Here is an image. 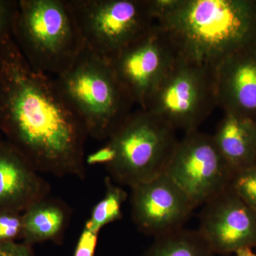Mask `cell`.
<instances>
[{"instance_id":"cell-1","label":"cell","mask_w":256,"mask_h":256,"mask_svg":"<svg viewBox=\"0 0 256 256\" xmlns=\"http://www.w3.org/2000/svg\"><path fill=\"white\" fill-rule=\"evenodd\" d=\"M0 131L38 172L85 178V126L55 77L32 68L12 34L0 41Z\"/></svg>"},{"instance_id":"cell-2","label":"cell","mask_w":256,"mask_h":256,"mask_svg":"<svg viewBox=\"0 0 256 256\" xmlns=\"http://www.w3.org/2000/svg\"><path fill=\"white\" fill-rule=\"evenodd\" d=\"M156 22L178 58L212 70L256 46L255 0H173Z\"/></svg>"},{"instance_id":"cell-3","label":"cell","mask_w":256,"mask_h":256,"mask_svg":"<svg viewBox=\"0 0 256 256\" xmlns=\"http://www.w3.org/2000/svg\"><path fill=\"white\" fill-rule=\"evenodd\" d=\"M12 36L32 68L54 77L86 48L69 0H18Z\"/></svg>"},{"instance_id":"cell-4","label":"cell","mask_w":256,"mask_h":256,"mask_svg":"<svg viewBox=\"0 0 256 256\" xmlns=\"http://www.w3.org/2000/svg\"><path fill=\"white\" fill-rule=\"evenodd\" d=\"M88 136L108 139L132 114L134 102L112 65L86 48L68 70L55 77Z\"/></svg>"},{"instance_id":"cell-5","label":"cell","mask_w":256,"mask_h":256,"mask_svg":"<svg viewBox=\"0 0 256 256\" xmlns=\"http://www.w3.org/2000/svg\"><path fill=\"white\" fill-rule=\"evenodd\" d=\"M178 142L174 130L150 111L132 112L108 139L116 152L108 176L130 188L150 181L166 172Z\"/></svg>"},{"instance_id":"cell-6","label":"cell","mask_w":256,"mask_h":256,"mask_svg":"<svg viewBox=\"0 0 256 256\" xmlns=\"http://www.w3.org/2000/svg\"><path fill=\"white\" fill-rule=\"evenodd\" d=\"M86 48L111 63L156 22L150 0H69Z\"/></svg>"},{"instance_id":"cell-7","label":"cell","mask_w":256,"mask_h":256,"mask_svg":"<svg viewBox=\"0 0 256 256\" xmlns=\"http://www.w3.org/2000/svg\"><path fill=\"white\" fill-rule=\"evenodd\" d=\"M217 106L215 70L178 57L146 110L188 133L198 130Z\"/></svg>"},{"instance_id":"cell-8","label":"cell","mask_w":256,"mask_h":256,"mask_svg":"<svg viewBox=\"0 0 256 256\" xmlns=\"http://www.w3.org/2000/svg\"><path fill=\"white\" fill-rule=\"evenodd\" d=\"M165 173L196 208L225 191L234 176L213 136L198 130L185 133L178 140Z\"/></svg>"},{"instance_id":"cell-9","label":"cell","mask_w":256,"mask_h":256,"mask_svg":"<svg viewBox=\"0 0 256 256\" xmlns=\"http://www.w3.org/2000/svg\"><path fill=\"white\" fill-rule=\"evenodd\" d=\"M178 58L169 37L156 22L110 64L134 104L146 110L153 94Z\"/></svg>"},{"instance_id":"cell-10","label":"cell","mask_w":256,"mask_h":256,"mask_svg":"<svg viewBox=\"0 0 256 256\" xmlns=\"http://www.w3.org/2000/svg\"><path fill=\"white\" fill-rule=\"evenodd\" d=\"M131 190L133 222L140 232L154 238L184 228L196 208L166 173Z\"/></svg>"},{"instance_id":"cell-11","label":"cell","mask_w":256,"mask_h":256,"mask_svg":"<svg viewBox=\"0 0 256 256\" xmlns=\"http://www.w3.org/2000/svg\"><path fill=\"white\" fill-rule=\"evenodd\" d=\"M203 206L198 230L215 254L256 247V213L230 186Z\"/></svg>"},{"instance_id":"cell-12","label":"cell","mask_w":256,"mask_h":256,"mask_svg":"<svg viewBox=\"0 0 256 256\" xmlns=\"http://www.w3.org/2000/svg\"><path fill=\"white\" fill-rule=\"evenodd\" d=\"M40 173L9 142L0 141V212L22 214L50 194Z\"/></svg>"},{"instance_id":"cell-13","label":"cell","mask_w":256,"mask_h":256,"mask_svg":"<svg viewBox=\"0 0 256 256\" xmlns=\"http://www.w3.org/2000/svg\"><path fill=\"white\" fill-rule=\"evenodd\" d=\"M215 79L218 106L256 122V46L224 60Z\"/></svg>"},{"instance_id":"cell-14","label":"cell","mask_w":256,"mask_h":256,"mask_svg":"<svg viewBox=\"0 0 256 256\" xmlns=\"http://www.w3.org/2000/svg\"><path fill=\"white\" fill-rule=\"evenodd\" d=\"M213 137L234 174L255 165L256 121L240 114L224 112Z\"/></svg>"},{"instance_id":"cell-15","label":"cell","mask_w":256,"mask_h":256,"mask_svg":"<svg viewBox=\"0 0 256 256\" xmlns=\"http://www.w3.org/2000/svg\"><path fill=\"white\" fill-rule=\"evenodd\" d=\"M70 216L68 206L60 200L48 196L40 200L22 213V240L32 246L48 240L60 242Z\"/></svg>"},{"instance_id":"cell-16","label":"cell","mask_w":256,"mask_h":256,"mask_svg":"<svg viewBox=\"0 0 256 256\" xmlns=\"http://www.w3.org/2000/svg\"><path fill=\"white\" fill-rule=\"evenodd\" d=\"M198 230L182 228L154 238L142 256H215Z\"/></svg>"},{"instance_id":"cell-17","label":"cell","mask_w":256,"mask_h":256,"mask_svg":"<svg viewBox=\"0 0 256 256\" xmlns=\"http://www.w3.org/2000/svg\"><path fill=\"white\" fill-rule=\"evenodd\" d=\"M105 184V195L94 206L85 225L86 228L98 234L108 224L122 218V206L128 197L127 192L114 185L110 176L106 178Z\"/></svg>"},{"instance_id":"cell-18","label":"cell","mask_w":256,"mask_h":256,"mask_svg":"<svg viewBox=\"0 0 256 256\" xmlns=\"http://www.w3.org/2000/svg\"><path fill=\"white\" fill-rule=\"evenodd\" d=\"M230 186L256 213V165L234 173Z\"/></svg>"},{"instance_id":"cell-19","label":"cell","mask_w":256,"mask_h":256,"mask_svg":"<svg viewBox=\"0 0 256 256\" xmlns=\"http://www.w3.org/2000/svg\"><path fill=\"white\" fill-rule=\"evenodd\" d=\"M22 214L0 212V244L22 238Z\"/></svg>"},{"instance_id":"cell-20","label":"cell","mask_w":256,"mask_h":256,"mask_svg":"<svg viewBox=\"0 0 256 256\" xmlns=\"http://www.w3.org/2000/svg\"><path fill=\"white\" fill-rule=\"evenodd\" d=\"M16 6L18 1L0 0V41L8 35L12 34Z\"/></svg>"},{"instance_id":"cell-21","label":"cell","mask_w":256,"mask_h":256,"mask_svg":"<svg viewBox=\"0 0 256 256\" xmlns=\"http://www.w3.org/2000/svg\"><path fill=\"white\" fill-rule=\"evenodd\" d=\"M98 233L84 228L76 247L74 256H94Z\"/></svg>"},{"instance_id":"cell-22","label":"cell","mask_w":256,"mask_h":256,"mask_svg":"<svg viewBox=\"0 0 256 256\" xmlns=\"http://www.w3.org/2000/svg\"><path fill=\"white\" fill-rule=\"evenodd\" d=\"M0 256H35L32 246L23 242L0 244Z\"/></svg>"},{"instance_id":"cell-23","label":"cell","mask_w":256,"mask_h":256,"mask_svg":"<svg viewBox=\"0 0 256 256\" xmlns=\"http://www.w3.org/2000/svg\"><path fill=\"white\" fill-rule=\"evenodd\" d=\"M114 156L116 152L114 148L107 142L102 148L86 156V163L92 165L104 164L106 166L114 161Z\"/></svg>"},{"instance_id":"cell-24","label":"cell","mask_w":256,"mask_h":256,"mask_svg":"<svg viewBox=\"0 0 256 256\" xmlns=\"http://www.w3.org/2000/svg\"><path fill=\"white\" fill-rule=\"evenodd\" d=\"M236 256H256V254L252 252V248H244L236 252Z\"/></svg>"},{"instance_id":"cell-25","label":"cell","mask_w":256,"mask_h":256,"mask_svg":"<svg viewBox=\"0 0 256 256\" xmlns=\"http://www.w3.org/2000/svg\"><path fill=\"white\" fill-rule=\"evenodd\" d=\"M3 138H2V134L1 131H0V141L2 140Z\"/></svg>"},{"instance_id":"cell-26","label":"cell","mask_w":256,"mask_h":256,"mask_svg":"<svg viewBox=\"0 0 256 256\" xmlns=\"http://www.w3.org/2000/svg\"><path fill=\"white\" fill-rule=\"evenodd\" d=\"M255 165H256V159Z\"/></svg>"}]
</instances>
